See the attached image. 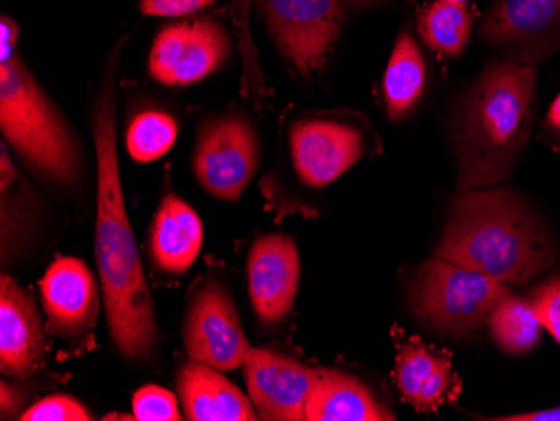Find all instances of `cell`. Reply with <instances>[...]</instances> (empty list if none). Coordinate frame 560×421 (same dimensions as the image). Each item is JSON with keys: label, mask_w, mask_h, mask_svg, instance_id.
I'll list each match as a JSON object with an SVG mask.
<instances>
[{"label": "cell", "mask_w": 560, "mask_h": 421, "mask_svg": "<svg viewBox=\"0 0 560 421\" xmlns=\"http://www.w3.org/2000/svg\"><path fill=\"white\" fill-rule=\"evenodd\" d=\"M96 147V253L109 335L126 361L150 360L159 346V326L137 241L126 212L116 148V106L105 87L93 109Z\"/></svg>", "instance_id": "cell-1"}, {"label": "cell", "mask_w": 560, "mask_h": 421, "mask_svg": "<svg viewBox=\"0 0 560 421\" xmlns=\"http://www.w3.org/2000/svg\"><path fill=\"white\" fill-rule=\"evenodd\" d=\"M537 66L490 62L462 103L455 121L458 191L505 180L527 148L536 119Z\"/></svg>", "instance_id": "cell-2"}, {"label": "cell", "mask_w": 560, "mask_h": 421, "mask_svg": "<svg viewBox=\"0 0 560 421\" xmlns=\"http://www.w3.org/2000/svg\"><path fill=\"white\" fill-rule=\"evenodd\" d=\"M436 256L503 282L527 284L553 266L556 250L540 220L515 191H460Z\"/></svg>", "instance_id": "cell-3"}, {"label": "cell", "mask_w": 560, "mask_h": 421, "mask_svg": "<svg viewBox=\"0 0 560 421\" xmlns=\"http://www.w3.org/2000/svg\"><path fill=\"white\" fill-rule=\"evenodd\" d=\"M0 130L40 177L61 187L80 180V143L18 52L0 61Z\"/></svg>", "instance_id": "cell-4"}, {"label": "cell", "mask_w": 560, "mask_h": 421, "mask_svg": "<svg viewBox=\"0 0 560 421\" xmlns=\"http://www.w3.org/2000/svg\"><path fill=\"white\" fill-rule=\"evenodd\" d=\"M509 294L503 282L480 270L435 256L418 269L411 301L431 329L462 338L486 328L497 304Z\"/></svg>", "instance_id": "cell-5"}, {"label": "cell", "mask_w": 560, "mask_h": 421, "mask_svg": "<svg viewBox=\"0 0 560 421\" xmlns=\"http://www.w3.org/2000/svg\"><path fill=\"white\" fill-rule=\"evenodd\" d=\"M279 51L302 78L326 66L341 34L339 0H257Z\"/></svg>", "instance_id": "cell-6"}, {"label": "cell", "mask_w": 560, "mask_h": 421, "mask_svg": "<svg viewBox=\"0 0 560 421\" xmlns=\"http://www.w3.org/2000/svg\"><path fill=\"white\" fill-rule=\"evenodd\" d=\"M259 166V140L250 121L225 116L201 127L194 152L198 184L212 197L237 202Z\"/></svg>", "instance_id": "cell-7"}, {"label": "cell", "mask_w": 560, "mask_h": 421, "mask_svg": "<svg viewBox=\"0 0 560 421\" xmlns=\"http://www.w3.org/2000/svg\"><path fill=\"white\" fill-rule=\"evenodd\" d=\"M184 344L190 360L215 370L242 367L250 344L232 295L220 282L207 281L188 303Z\"/></svg>", "instance_id": "cell-8"}, {"label": "cell", "mask_w": 560, "mask_h": 421, "mask_svg": "<svg viewBox=\"0 0 560 421\" xmlns=\"http://www.w3.org/2000/svg\"><path fill=\"white\" fill-rule=\"evenodd\" d=\"M231 58V37L219 22H178L156 34L148 69L165 86H188L206 80Z\"/></svg>", "instance_id": "cell-9"}, {"label": "cell", "mask_w": 560, "mask_h": 421, "mask_svg": "<svg viewBox=\"0 0 560 421\" xmlns=\"http://www.w3.org/2000/svg\"><path fill=\"white\" fill-rule=\"evenodd\" d=\"M480 36L506 58L537 65L560 49V0H495Z\"/></svg>", "instance_id": "cell-10"}, {"label": "cell", "mask_w": 560, "mask_h": 421, "mask_svg": "<svg viewBox=\"0 0 560 421\" xmlns=\"http://www.w3.org/2000/svg\"><path fill=\"white\" fill-rule=\"evenodd\" d=\"M289 140L298 177L313 188L338 180L368 150L364 135L338 119H299L292 125Z\"/></svg>", "instance_id": "cell-11"}, {"label": "cell", "mask_w": 560, "mask_h": 421, "mask_svg": "<svg viewBox=\"0 0 560 421\" xmlns=\"http://www.w3.org/2000/svg\"><path fill=\"white\" fill-rule=\"evenodd\" d=\"M248 398L262 420H305L314 370L284 354L250 348L244 364Z\"/></svg>", "instance_id": "cell-12"}, {"label": "cell", "mask_w": 560, "mask_h": 421, "mask_svg": "<svg viewBox=\"0 0 560 421\" xmlns=\"http://www.w3.org/2000/svg\"><path fill=\"white\" fill-rule=\"evenodd\" d=\"M301 264L294 241L285 235H264L252 245L247 260L248 295L266 325L284 320L294 307Z\"/></svg>", "instance_id": "cell-13"}, {"label": "cell", "mask_w": 560, "mask_h": 421, "mask_svg": "<svg viewBox=\"0 0 560 421\" xmlns=\"http://www.w3.org/2000/svg\"><path fill=\"white\" fill-rule=\"evenodd\" d=\"M50 326L62 338H80L96 326L100 288L83 260L58 257L39 284Z\"/></svg>", "instance_id": "cell-14"}, {"label": "cell", "mask_w": 560, "mask_h": 421, "mask_svg": "<svg viewBox=\"0 0 560 421\" xmlns=\"http://www.w3.org/2000/svg\"><path fill=\"white\" fill-rule=\"evenodd\" d=\"M46 353L43 317L36 300L11 276L0 279V370L11 378H30Z\"/></svg>", "instance_id": "cell-15"}, {"label": "cell", "mask_w": 560, "mask_h": 421, "mask_svg": "<svg viewBox=\"0 0 560 421\" xmlns=\"http://www.w3.org/2000/svg\"><path fill=\"white\" fill-rule=\"evenodd\" d=\"M395 383L402 400L420 411H436L460 391L450 358L415 338L398 344Z\"/></svg>", "instance_id": "cell-16"}, {"label": "cell", "mask_w": 560, "mask_h": 421, "mask_svg": "<svg viewBox=\"0 0 560 421\" xmlns=\"http://www.w3.org/2000/svg\"><path fill=\"white\" fill-rule=\"evenodd\" d=\"M176 389L187 420H259L250 398L229 382L222 371L198 361L190 360L178 370Z\"/></svg>", "instance_id": "cell-17"}, {"label": "cell", "mask_w": 560, "mask_h": 421, "mask_svg": "<svg viewBox=\"0 0 560 421\" xmlns=\"http://www.w3.org/2000/svg\"><path fill=\"white\" fill-rule=\"evenodd\" d=\"M203 225L200 215L176 195H166L150 231L151 260L166 274H185L200 256Z\"/></svg>", "instance_id": "cell-18"}, {"label": "cell", "mask_w": 560, "mask_h": 421, "mask_svg": "<svg viewBox=\"0 0 560 421\" xmlns=\"http://www.w3.org/2000/svg\"><path fill=\"white\" fill-rule=\"evenodd\" d=\"M307 421H389L395 414L377 404L370 389L341 371L314 370L305 405Z\"/></svg>", "instance_id": "cell-19"}, {"label": "cell", "mask_w": 560, "mask_h": 421, "mask_svg": "<svg viewBox=\"0 0 560 421\" xmlns=\"http://www.w3.org/2000/svg\"><path fill=\"white\" fill-rule=\"evenodd\" d=\"M427 86V65L420 47L408 33L399 34L383 78L389 119L399 121L417 108Z\"/></svg>", "instance_id": "cell-20"}, {"label": "cell", "mask_w": 560, "mask_h": 421, "mask_svg": "<svg viewBox=\"0 0 560 421\" xmlns=\"http://www.w3.org/2000/svg\"><path fill=\"white\" fill-rule=\"evenodd\" d=\"M474 15L467 4L435 0L424 5L418 15V31L431 51L458 58L470 39Z\"/></svg>", "instance_id": "cell-21"}, {"label": "cell", "mask_w": 560, "mask_h": 421, "mask_svg": "<svg viewBox=\"0 0 560 421\" xmlns=\"http://www.w3.org/2000/svg\"><path fill=\"white\" fill-rule=\"evenodd\" d=\"M489 326L500 350L514 356L530 353L542 338L544 326L530 301L518 300L512 292L497 304Z\"/></svg>", "instance_id": "cell-22"}, {"label": "cell", "mask_w": 560, "mask_h": 421, "mask_svg": "<svg viewBox=\"0 0 560 421\" xmlns=\"http://www.w3.org/2000/svg\"><path fill=\"white\" fill-rule=\"evenodd\" d=\"M178 125L168 113L143 112L135 116L126 131V150L138 163H151L172 150Z\"/></svg>", "instance_id": "cell-23"}, {"label": "cell", "mask_w": 560, "mask_h": 421, "mask_svg": "<svg viewBox=\"0 0 560 421\" xmlns=\"http://www.w3.org/2000/svg\"><path fill=\"white\" fill-rule=\"evenodd\" d=\"M133 417L140 421H180L178 401L162 386H143L133 396Z\"/></svg>", "instance_id": "cell-24"}, {"label": "cell", "mask_w": 560, "mask_h": 421, "mask_svg": "<svg viewBox=\"0 0 560 421\" xmlns=\"http://www.w3.org/2000/svg\"><path fill=\"white\" fill-rule=\"evenodd\" d=\"M22 421H90V411L68 395L47 396L21 414Z\"/></svg>", "instance_id": "cell-25"}, {"label": "cell", "mask_w": 560, "mask_h": 421, "mask_svg": "<svg viewBox=\"0 0 560 421\" xmlns=\"http://www.w3.org/2000/svg\"><path fill=\"white\" fill-rule=\"evenodd\" d=\"M528 301L536 309L544 329L560 344V274L539 285Z\"/></svg>", "instance_id": "cell-26"}, {"label": "cell", "mask_w": 560, "mask_h": 421, "mask_svg": "<svg viewBox=\"0 0 560 421\" xmlns=\"http://www.w3.org/2000/svg\"><path fill=\"white\" fill-rule=\"evenodd\" d=\"M215 2L217 0H140V9L144 15L153 17H180L197 14Z\"/></svg>", "instance_id": "cell-27"}, {"label": "cell", "mask_w": 560, "mask_h": 421, "mask_svg": "<svg viewBox=\"0 0 560 421\" xmlns=\"http://www.w3.org/2000/svg\"><path fill=\"white\" fill-rule=\"evenodd\" d=\"M24 389L15 385H9L8 382H2L0 386V413L2 418L8 420L9 417H15L18 411L21 410L25 401Z\"/></svg>", "instance_id": "cell-28"}, {"label": "cell", "mask_w": 560, "mask_h": 421, "mask_svg": "<svg viewBox=\"0 0 560 421\" xmlns=\"http://www.w3.org/2000/svg\"><path fill=\"white\" fill-rule=\"evenodd\" d=\"M19 26L8 15L0 19V61L15 55L18 46Z\"/></svg>", "instance_id": "cell-29"}, {"label": "cell", "mask_w": 560, "mask_h": 421, "mask_svg": "<svg viewBox=\"0 0 560 421\" xmlns=\"http://www.w3.org/2000/svg\"><path fill=\"white\" fill-rule=\"evenodd\" d=\"M495 421H560V407L550 410L530 411V413L509 414V417L490 418Z\"/></svg>", "instance_id": "cell-30"}, {"label": "cell", "mask_w": 560, "mask_h": 421, "mask_svg": "<svg viewBox=\"0 0 560 421\" xmlns=\"http://www.w3.org/2000/svg\"><path fill=\"white\" fill-rule=\"evenodd\" d=\"M546 128L550 135H553L560 141V94L553 100L549 113H547Z\"/></svg>", "instance_id": "cell-31"}, {"label": "cell", "mask_w": 560, "mask_h": 421, "mask_svg": "<svg viewBox=\"0 0 560 421\" xmlns=\"http://www.w3.org/2000/svg\"><path fill=\"white\" fill-rule=\"evenodd\" d=\"M346 2L354 9H366L380 4V2H385V0H346Z\"/></svg>", "instance_id": "cell-32"}, {"label": "cell", "mask_w": 560, "mask_h": 421, "mask_svg": "<svg viewBox=\"0 0 560 421\" xmlns=\"http://www.w3.org/2000/svg\"><path fill=\"white\" fill-rule=\"evenodd\" d=\"M450 2H456V4H467L468 0H450Z\"/></svg>", "instance_id": "cell-33"}]
</instances>
